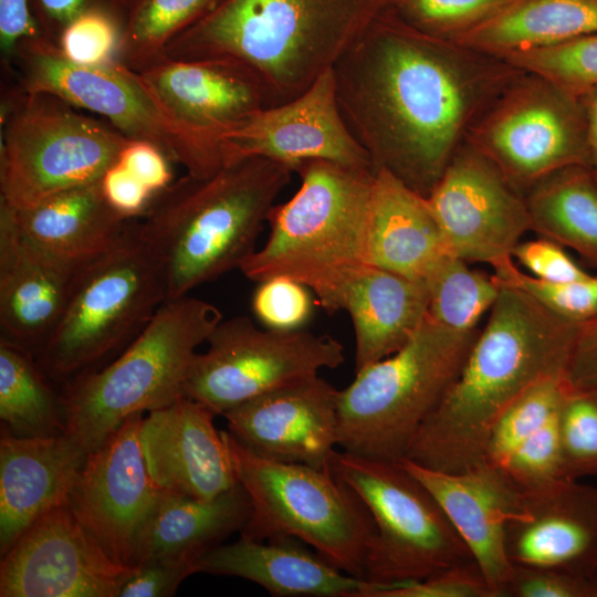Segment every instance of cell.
<instances>
[{"instance_id":"20","label":"cell","mask_w":597,"mask_h":597,"mask_svg":"<svg viewBox=\"0 0 597 597\" xmlns=\"http://www.w3.org/2000/svg\"><path fill=\"white\" fill-rule=\"evenodd\" d=\"M512 566L590 574L597 570V486L558 479L521 490L505 524Z\"/></svg>"},{"instance_id":"33","label":"cell","mask_w":597,"mask_h":597,"mask_svg":"<svg viewBox=\"0 0 597 597\" xmlns=\"http://www.w3.org/2000/svg\"><path fill=\"white\" fill-rule=\"evenodd\" d=\"M34 357L29 349L0 338L1 426L22 438L59 436L66 430L62 397Z\"/></svg>"},{"instance_id":"15","label":"cell","mask_w":597,"mask_h":597,"mask_svg":"<svg viewBox=\"0 0 597 597\" xmlns=\"http://www.w3.org/2000/svg\"><path fill=\"white\" fill-rule=\"evenodd\" d=\"M427 199L450 253L468 263L512 256L531 231L525 195L467 140Z\"/></svg>"},{"instance_id":"12","label":"cell","mask_w":597,"mask_h":597,"mask_svg":"<svg viewBox=\"0 0 597 597\" xmlns=\"http://www.w3.org/2000/svg\"><path fill=\"white\" fill-rule=\"evenodd\" d=\"M51 94L25 93L4 127L0 203L25 209L80 186L98 182L129 142Z\"/></svg>"},{"instance_id":"19","label":"cell","mask_w":597,"mask_h":597,"mask_svg":"<svg viewBox=\"0 0 597 597\" xmlns=\"http://www.w3.org/2000/svg\"><path fill=\"white\" fill-rule=\"evenodd\" d=\"M338 389L318 375L224 412L228 431L265 459L329 468L338 447Z\"/></svg>"},{"instance_id":"8","label":"cell","mask_w":597,"mask_h":597,"mask_svg":"<svg viewBox=\"0 0 597 597\" xmlns=\"http://www.w3.org/2000/svg\"><path fill=\"white\" fill-rule=\"evenodd\" d=\"M222 433L251 504L240 534L259 541L295 538L343 572L364 578L375 523L333 469L265 459L229 431Z\"/></svg>"},{"instance_id":"17","label":"cell","mask_w":597,"mask_h":597,"mask_svg":"<svg viewBox=\"0 0 597 597\" xmlns=\"http://www.w3.org/2000/svg\"><path fill=\"white\" fill-rule=\"evenodd\" d=\"M144 413L127 418L87 454L67 505L117 564L135 567L136 545L159 489L139 442Z\"/></svg>"},{"instance_id":"18","label":"cell","mask_w":597,"mask_h":597,"mask_svg":"<svg viewBox=\"0 0 597 597\" xmlns=\"http://www.w3.org/2000/svg\"><path fill=\"white\" fill-rule=\"evenodd\" d=\"M220 144L224 165L264 157L285 164L293 171L312 159L374 169L343 121L332 70L297 97L251 114L222 134Z\"/></svg>"},{"instance_id":"7","label":"cell","mask_w":597,"mask_h":597,"mask_svg":"<svg viewBox=\"0 0 597 597\" xmlns=\"http://www.w3.org/2000/svg\"><path fill=\"white\" fill-rule=\"evenodd\" d=\"M457 331L429 315L394 354L358 370L338 390V443L346 452L405 459L416 432L458 377L480 332Z\"/></svg>"},{"instance_id":"5","label":"cell","mask_w":597,"mask_h":597,"mask_svg":"<svg viewBox=\"0 0 597 597\" xmlns=\"http://www.w3.org/2000/svg\"><path fill=\"white\" fill-rule=\"evenodd\" d=\"M301 186L274 205L264 245L240 271L261 282L287 276L312 291L327 313L343 308L345 294L367 268L368 232L376 171L312 159L295 170Z\"/></svg>"},{"instance_id":"3","label":"cell","mask_w":597,"mask_h":597,"mask_svg":"<svg viewBox=\"0 0 597 597\" xmlns=\"http://www.w3.org/2000/svg\"><path fill=\"white\" fill-rule=\"evenodd\" d=\"M391 0H220L164 49L169 59H222L259 83L265 107L332 70Z\"/></svg>"},{"instance_id":"23","label":"cell","mask_w":597,"mask_h":597,"mask_svg":"<svg viewBox=\"0 0 597 597\" xmlns=\"http://www.w3.org/2000/svg\"><path fill=\"white\" fill-rule=\"evenodd\" d=\"M400 462L434 495L495 596L504 597L513 567L505 551V524L519 505L521 489L485 462L460 472L427 469L408 459Z\"/></svg>"},{"instance_id":"10","label":"cell","mask_w":597,"mask_h":597,"mask_svg":"<svg viewBox=\"0 0 597 597\" xmlns=\"http://www.w3.org/2000/svg\"><path fill=\"white\" fill-rule=\"evenodd\" d=\"M15 53L25 93L51 94L102 116L128 139L156 145L186 174L202 177L224 166L220 145L177 118L143 76L123 62L77 65L41 35L21 42Z\"/></svg>"},{"instance_id":"14","label":"cell","mask_w":597,"mask_h":597,"mask_svg":"<svg viewBox=\"0 0 597 597\" xmlns=\"http://www.w3.org/2000/svg\"><path fill=\"white\" fill-rule=\"evenodd\" d=\"M198 353L184 396L217 416L269 391L334 369L344 347L328 335L305 329H261L247 316L221 321Z\"/></svg>"},{"instance_id":"36","label":"cell","mask_w":597,"mask_h":597,"mask_svg":"<svg viewBox=\"0 0 597 597\" xmlns=\"http://www.w3.org/2000/svg\"><path fill=\"white\" fill-rule=\"evenodd\" d=\"M569 388L566 376L552 377L514 399L491 429L483 462L502 469L524 441L558 415Z\"/></svg>"},{"instance_id":"48","label":"cell","mask_w":597,"mask_h":597,"mask_svg":"<svg viewBox=\"0 0 597 597\" xmlns=\"http://www.w3.org/2000/svg\"><path fill=\"white\" fill-rule=\"evenodd\" d=\"M107 203L127 219H137L148 208L154 193L117 161L100 180Z\"/></svg>"},{"instance_id":"40","label":"cell","mask_w":597,"mask_h":597,"mask_svg":"<svg viewBox=\"0 0 597 597\" xmlns=\"http://www.w3.org/2000/svg\"><path fill=\"white\" fill-rule=\"evenodd\" d=\"M563 476H597V391L569 388L558 413Z\"/></svg>"},{"instance_id":"53","label":"cell","mask_w":597,"mask_h":597,"mask_svg":"<svg viewBox=\"0 0 597 597\" xmlns=\"http://www.w3.org/2000/svg\"><path fill=\"white\" fill-rule=\"evenodd\" d=\"M87 0H39L41 10L62 29L86 9Z\"/></svg>"},{"instance_id":"54","label":"cell","mask_w":597,"mask_h":597,"mask_svg":"<svg viewBox=\"0 0 597 597\" xmlns=\"http://www.w3.org/2000/svg\"><path fill=\"white\" fill-rule=\"evenodd\" d=\"M130 1H132V0H128V6H129Z\"/></svg>"},{"instance_id":"27","label":"cell","mask_w":597,"mask_h":597,"mask_svg":"<svg viewBox=\"0 0 597 597\" xmlns=\"http://www.w3.org/2000/svg\"><path fill=\"white\" fill-rule=\"evenodd\" d=\"M448 255L428 199L385 170H377L368 232L369 264L425 281Z\"/></svg>"},{"instance_id":"21","label":"cell","mask_w":597,"mask_h":597,"mask_svg":"<svg viewBox=\"0 0 597 597\" xmlns=\"http://www.w3.org/2000/svg\"><path fill=\"white\" fill-rule=\"evenodd\" d=\"M216 416L202 402L181 397L143 418L140 448L158 489L209 500L238 484Z\"/></svg>"},{"instance_id":"44","label":"cell","mask_w":597,"mask_h":597,"mask_svg":"<svg viewBox=\"0 0 597 597\" xmlns=\"http://www.w3.org/2000/svg\"><path fill=\"white\" fill-rule=\"evenodd\" d=\"M504 597H597V570L583 574L513 566Z\"/></svg>"},{"instance_id":"4","label":"cell","mask_w":597,"mask_h":597,"mask_svg":"<svg viewBox=\"0 0 597 597\" xmlns=\"http://www.w3.org/2000/svg\"><path fill=\"white\" fill-rule=\"evenodd\" d=\"M292 172L248 157L208 176L186 174L154 196L135 230L161 271L166 301L240 270Z\"/></svg>"},{"instance_id":"38","label":"cell","mask_w":597,"mask_h":597,"mask_svg":"<svg viewBox=\"0 0 597 597\" xmlns=\"http://www.w3.org/2000/svg\"><path fill=\"white\" fill-rule=\"evenodd\" d=\"M504 60L578 96L597 86V33L557 45L514 53Z\"/></svg>"},{"instance_id":"45","label":"cell","mask_w":597,"mask_h":597,"mask_svg":"<svg viewBox=\"0 0 597 597\" xmlns=\"http://www.w3.org/2000/svg\"><path fill=\"white\" fill-rule=\"evenodd\" d=\"M375 597H496L475 562L418 582L394 584Z\"/></svg>"},{"instance_id":"51","label":"cell","mask_w":597,"mask_h":597,"mask_svg":"<svg viewBox=\"0 0 597 597\" xmlns=\"http://www.w3.org/2000/svg\"><path fill=\"white\" fill-rule=\"evenodd\" d=\"M38 36L29 0H0V48L6 57L15 54L21 42Z\"/></svg>"},{"instance_id":"28","label":"cell","mask_w":597,"mask_h":597,"mask_svg":"<svg viewBox=\"0 0 597 597\" xmlns=\"http://www.w3.org/2000/svg\"><path fill=\"white\" fill-rule=\"evenodd\" d=\"M251 512L249 496L238 482L209 500L160 490L139 534L135 566L157 557L199 559L234 532Z\"/></svg>"},{"instance_id":"49","label":"cell","mask_w":597,"mask_h":597,"mask_svg":"<svg viewBox=\"0 0 597 597\" xmlns=\"http://www.w3.org/2000/svg\"><path fill=\"white\" fill-rule=\"evenodd\" d=\"M117 163L132 172L154 195L166 189L171 181L167 156L150 142L129 139L121 151Z\"/></svg>"},{"instance_id":"9","label":"cell","mask_w":597,"mask_h":597,"mask_svg":"<svg viewBox=\"0 0 597 597\" xmlns=\"http://www.w3.org/2000/svg\"><path fill=\"white\" fill-rule=\"evenodd\" d=\"M161 271L135 219L109 250L84 263L55 327L35 354L50 377L67 379L122 352L166 302Z\"/></svg>"},{"instance_id":"24","label":"cell","mask_w":597,"mask_h":597,"mask_svg":"<svg viewBox=\"0 0 597 597\" xmlns=\"http://www.w3.org/2000/svg\"><path fill=\"white\" fill-rule=\"evenodd\" d=\"M0 554L42 515L67 502L88 452L67 433L22 438L1 426Z\"/></svg>"},{"instance_id":"42","label":"cell","mask_w":597,"mask_h":597,"mask_svg":"<svg viewBox=\"0 0 597 597\" xmlns=\"http://www.w3.org/2000/svg\"><path fill=\"white\" fill-rule=\"evenodd\" d=\"M501 470L521 490L564 479L558 415L524 441Z\"/></svg>"},{"instance_id":"34","label":"cell","mask_w":597,"mask_h":597,"mask_svg":"<svg viewBox=\"0 0 597 597\" xmlns=\"http://www.w3.org/2000/svg\"><path fill=\"white\" fill-rule=\"evenodd\" d=\"M220 0H132L122 30L121 62L140 71L166 45L206 15Z\"/></svg>"},{"instance_id":"26","label":"cell","mask_w":597,"mask_h":597,"mask_svg":"<svg viewBox=\"0 0 597 597\" xmlns=\"http://www.w3.org/2000/svg\"><path fill=\"white\" fill-rule=\"evenodd\" d=\"M196 573L248 579L277 597H374L388 586L349 575L291 537L259 541L240 534L199 557Z\"/></svg>"},{"instance_id":"25","label":"cell","mask_w":597,"mask_h":597,"mask_svg":"<svg viewBox=\"0 0 597 597\" xmlns=\"http://www.w3.org/2000/svg\"><path fill=\"white\" fill-rule=\"evenodd\" d=\"M138 73L177 118L220 147L222 134L265 107L256 80L228 60L161 55Z\"/></svg>"},{"instance_id":"1","label":"cell","mask_w":597,"mask_h":597,"mask_svg":"<svg viewBox=\"0 0 597 597\" xmlns=\"http://www.w3.org/2000/svg\"><path fill=\"white\" fill-rule=\"evenodd\" d=\"M332 72L343 121L375 171L427 198L472 125L523 70L422 33L388 7Z\"/></svg>"},{"instance_id":"30","label":"cell","mask_w":597,"mask_h":597,"mask_svg":"<svg viewBox=\"0 0 597 597\" xmlns=\"http://www.w3.org/2000/svg\"><path fill=\"white\" fill-rule=\"evenodd\" d=\"M427 283L369 266L349 285L343 308L353 322L356 370L402 347L428 316Z\"/></svg>"},{"instance_id":"43","label":"cell","mask_w":597,"mask_h":597,"mask_svg":"<svg viewBox=\"0 0 597 597\" xmlns=\"http://www.w3.org/2000/svg\"><path fill=\"white\" fill-rule=\"evenodd\" d=\"M312 307L310 290L283 275L259 282L252 295L253 314L271 329H300L311 317Z\"/></svg>"},{"instance_id":"6","label":"cell","mask_w":597,"mask_h":597,"mask_svg":"<svg viewBox=\"0 0 597 597\" xmlns=\"http://www.w3.org/2000/svg\"><path fill=\"white\" fill-rule=\"evenodd\" d=\"M221 321L218 307L197 297L163 303L114 360L67 381L65 433L90 453L130 416L185 397L197 348Z\"/></svg>"},{"instance_id":"32","label":"cell","mask_w":597,"mask_h":597,"mask_svg":"<svg viewBox=\"0 0 597 597\" xmlns=\"http://www.w3.org/2000/svg\"><path fill=\"white\" fill-rule=\"evenodd\" d=\"M531 231L575 251L597 270V180L588 167L559 169L525 193Z\"/></svg>"},{"instance_id":"35","label":"cell","mask_w":597,"mask_h":597,"mask_svg":"<svg viewBox=\"0 0 597 597\" xmlns=\"http://www.w3.org/2000/svg\"><path fill=\"white\" fill-rule=\"evenodd\" d=\"M425 282L429 293L428 315L457 331L479 328L500 292L492 274L472 269L454 255L446 256Z\"/></svg>"},{"instance_id":"39","label":"cell","mask_w":597,"mask_h":597,"mask_svg":"<svg viewBox=\"0 0 597 597\" xmlns=\"http://www.w3.org/2000/svg\"><path fill=\"white\" fill-rule=\"evenodd\" d=\"M509 0H391L389 7L408 25L428 35L458 41Z\"/></svg>"},{"instance_id":"22","label":"cell","mask_w":597,"mask_h":597,"mask_svg":"<svg viewBox=\"0 0 597 597\" xmlns=\"http://www.w3.org/2000/svg\"><path fill=\"white\" fill-rule=\"evenodd\" d=\"M83 264L36 245L0 205L1 337L35 356L59 322Z\"/></svg>"},{"instance_id":"47","label":"cell","mask_w":597,"mask_h":597,"mask_svg":"<svg viewBox=\"0 0 597 597\" xmlns=\"http://www.w3.org/2000/svg\"><path fill=\"white\" fill-rule=\"evenodd\" d=\"M196 573V561L188 557H157L137 564L118 597H170L181 582Z\"/></svg>"},{"instance_id":"52","label":"cell","mask_w":597,"mask_h":597,"mask_svg":"<svg viewBox=\"0 0 597 597\" xmlns=\"http://www.w3.org/2000/svg\"><path fill=\"white\" fill-rule=\"evenodd\" d=\"M586 123L588 168L597 180V86L580 95Z\"/></svg>"},{"instance_id":"31","label":"cell","mask_w":597,"mask_h":597,"mask_svg":"<svg viewBox=\"0 0 597 597\" xmlns=\"http://www.w3.org/2000/svg\"><path fill=\"white\" fill-rule=\"evenodd\" d=\"M597 33V0H509L458 41L505 59Z\"/></svg>"},{"instance_id":"2","label":"cell","mask_w":597,"mask_h":597,"mask_svg":"<svg viewBox=\"0 0 597 597\" xmlns=\"http://www.w3.org/2000/svg\"><path fill=\"white\" fill-rule=\"evenodd\" d=\"M577 326L523 291L500 285L461 371L416 432L405 459L446 472L481 464L504 409L536 383L566 376Z\"/></svg>"},{"instance_id":"46","label":"cell","mask_w":597,"mask_h":597,"mask_svg":"<svg viewBox=\"0 0 597 597\" xmlns=\"http://www.w3.org/2000/svg\"><path fill=\"white\" fill-rule=\"evenodd\" d=\"M515 263L526 273L547 282H568L588 276L567 249L549 239L521 240L512 251Z\"/></svg>"},{"instance_id":"11","label":"cell","mask_w":597,"mask_h":597,"mask_svg":"<svg viewBox=\"0 0 597 597\" xmlns=\"http://www.w3.org/2000/svg\"><path fill=\"white\" fill-rule=\"evenodd\" d=\"M331 468L362 500L376 534L364 578L418 582L475 562L434 495L400 461L335 451Z\"/></svg>"},{"instance_id":"13","label":"cell","mask_w":597,"mask_h":597,"mask_svg":"<svg viewBox=\"0 0 597 597\" xmlns=\"http://www.w3.org/2000/svg\"><path fill=\"white\" fill-rule=\"evenodd\" d=\"M522 193L565 167H588L580 96L523 71L490 104L465 138Z\"/></svg>"},{"instance_id":"50","label":"cell","mask_w":597,"mask_h":597,"mask_svg":"<svg viewBox=\"0 0 597 597\" xmlns=\"http://www.w3.org/2000/svg\"><path fill=\"white\" fill-rule=\"evenodd\" d=\"M566 378L572 388L597 391V316L578 324Z\"/></svg>"},{"instance_id":"29","label":"cell","mask_w":597,"mask_h":597,"mask_svg":"<svg viewBox=\"0 0 597 597\" xmlns=\"http://www.w3.org/2000/svg\"><path fill=\"white\" fill-rule=\"evenodd\" d=\"M6 207L32 242L76 263H86L113 248L132 221L107 203L100 181L61 191L25 209Z\"/></svg>"},{"instance_id":"37","label":"cell","mask_w":597,"mask_h":597,"mask_svg":"<svg viewBox=\"0 0 597 597\" xmlns=\"http://www.w3.org/2000/svg\"><path fill=\"white\" fill-rule=\"evenodd\" d=\"M500 285L523 291L556 315L583 323L597 316V273L568 282H547L523 271L512 256L491 266Z\"/></svg>"},{"instance_id":"41","label":"cell","mask_w":597,"mask_h":597,"mask_svg":"<svg viewBox=\"0 0 597 597\" xmlns=\"http://www.w3.org/2000/svg\"><path fill=\"white\" fill-rule=\"evenodd\" d=\"M121 41L122 31L109 13L86 8L61 30L57 48L74 64L97 66L114 61Z\"/></svg>"},{"instance_id":"16","label":"cell","mask_w":597,"mask_h":597,"mask_svg":"<svg viewBox=\"0 0 597 597\" xmlns=\"http://www.w3.org/2000/svg\"><path fill=\"white\" fill-rule=\"evenodd\" d=\"M133 569L114 562L64 503L1 555L0 596L118 597Z\"/></svg>"}]
</instances>
